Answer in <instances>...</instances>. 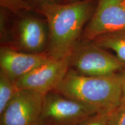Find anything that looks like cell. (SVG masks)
Returning <instances> with one entry per match:
<instances>
[{
    "instance_id": "cell-1",
    "label": "cell",
    "mask_w": 125,
    "mask_h": 125,
    "mask_svg": "<svg viewBox=\"0 0 125 125\" xmlns=\"http://www.w3.org/2000/svg\"><path fill=\"white\" fill-rule=\"evenodd\" d=\"M46 18L48 26V54L58 60L70 56L96 9L97 0L53 3L31 0Z\"/></svg>"
},
{
    "instance_id": "cell-2",
    "label": "cell",
    "mask_w": 125,
    "mask_h": 125,
    "mask_svg": "<svg viewBox=\"0 0 125 125\" xmlns=\"http://www.w3.org/2000/svg\"><path fill=\"white\" fill-rule=\"evenodd\" d=\"M125 72L101 76L79 74L70 68L54 91L91 107L97 113L115 111L121 105Z\"/></svg>"
},
{
    "instance_id": "cell-3",
    "label": "cell",
    "mask_w": 125,
    "mask_h": 125,
    "mask_svg": "<svg viewBox=\"0 0 125 125\" xmlns=\"http://www.w3.org/2000/svg\"><path fill=\"white\" fill-rule=\"evenodd\" d=\"M70 68L83 75L101 76L119 73L125 64L92 41H84L70 54Z\"/></svg>"
},
{
    "instance_id": "cell-4",
    "label": "cell",
    "mask_w": 125,
    "mask_h": 125,
    "mask_svg": "<svg viewBox=\"0 0 125 125\" xmlns=\"http://www.w3.org/2000/svg\"><path fill=\"white\" fill-rule=\"evenodd\" d=\"M95 114L92 108L52 91L43 97L38 125H80Z\"/></svg>"
},
{
    "instance_id": "cell-5",
    "label": "cell",
    "mask_w": 125,
    "mask_h": 125,
    "mask_svg": "<svg viewBox=\"0 0 125 125\" xmlns=\"http://www.w3.org/2000/svg\"><path fill=\"white\" fill-rule=\"evenodd\" d=\"M125 31V0H97L94 12L83 30L85 41Z\"/></svg>"
},
{
    "instance_id": "cell-6",
    "label": "cell",
    "mask_w": 125,
    "mask_h": 125,
    "mask_svg": "<svg viewBox=\"0 0 125 125\" xmlns=\"http://www.w3.org/2000/svg\"><path fill=\"white\" fill-rule=\"evenodd\" d=\"M70 69V56L51 59L40 67L16 81L18 90H27L45 95L54 91Z\"/></svg>"
},
{
    "instance_id": "cell-7",
    "label": "cell",
    "mask_w": 125,
    "mask_h": 125,
    "mask_svg": "<svg viewBox=\"0 0 125 125\" xmlns=\"http://www.w3.org/2000/svg\"><path fill=\"white\" fill-rule=\"evenodd\" d=\"M43 97L30 90H19L0 114V125H38Z\"/></svg>"
},
{
    "instance_id": "cell-8",
    "label": "cell",
    "mask_w": 125,
    "mask_h": 125,
    "mask_svg": "<svg viewBox=\"0 0 125 125\" xmlns=\"http://www.w3.org/2000/svg\"><path fill=\"white\" fill-rule=\"evenodd\" d=\"M51 59L48 53H27L8 47H2L0 51L1 70L15 82Z\"/></svg>"
},
{
    "instance_id": "cell-9",
    "label": "cell",
    "mask_w": 125,
    "mask_h": 125,
    "mask_svg": "<svg viewBox=\"0 0 125 125\" xmlns=\"http://www.w3.org/2000/svg\"><path fill=\"white\" fill-rule=\"evenodd\" d=\"M21 46L34 53H41L47 42V32L43 23L34 18H24L19 26Z\"/></svg>"
},
{
    "instance_id": "cell-10",
    "label": "cell",
    "mask_w": 125,
    "mask_h": 125,
    "mask_svg": "<svg viewBox=\"0 0 125 125\" xmlns=\"http://www.w3.org/2000/svg\"><path fill=\"white\" fill-rule=\"evenodd\" d=\"M92 42L104 49H109L125 64V31L101 35Z\"/></svg>"
},
{
    "instance_id": "cell-11",
    "label": "cell",
    "mask_w": 125,
    "mask_h": 125,
    "mask_svg": "<svg viewBox=\"0 0 125 125\" xmlns=\"http://www.w3.org/2000/svg\"><path fill=\"white\" fill-rule=\"evenodd\" d=\"M18 91L15 81L0 70V114L2 113Z\"/></svg>"
},
{
    "instance_id": "cell-12",
    "label": "cell",
    "mask_w": 125,
    "mask_h": 125,
    "mask_svg": "<svg viewBox=\"0 0 125 125\" xmlns=\"http://www.w3.org/2000/svg\"><path fill=\"white\" fill-rule=\"evenodd\" d=\"M0 5L1 8L14 13L27 11L32 8L27 0H0Z\"/></svg>"
},
{
    "instance_id": "cell-13",
    "label": "cell",
    "mask_w": 125,
    "mask_h": 125,
    "mask_svg": "<svg viewBox=\"0 0 125 125\" xmlns=\"http://www.w3.org/2000/svg\"><path fill=\"white\" fill-rule=\"evenodd\" d=\"M114 112L97 113L92 115L80 125H111Z\"/></svg>"
},
{
    "instance_id": "cell-14",
    "label": "cell",
    "mask_w": 125,
    "mask_h": 125,
    "mask_svg": "<svg viewBox=\"0 0 125 125\" xmlns=\"http://www.w3.org/2000/svg\"><path fill=\"white\" fill-rule=\"evenodd\" d=\"M111 125H125V106H119L114 111Z\"/></svg>"
},
{
    "instance_id": "cell-15",
    "label": "cell",
    "mask_w": 125,
    "mask_h": 125,
    "mask_svg": "<svg viewBox=\"0 0 125 125\" xmlns=\"http://www.w3.org/2000/svg\"><path fill=\"white\" fill-rule=\"evenodd\" d=\"M120 106H122V107H125V75L124 80H123V82L122 96L121 104Z\"/></svg>"
},
{
    "instance_id": "cell-16",
    "label": "cell",
    "mask_w": 125,
    "mask_h": 125,
    "mask_svg": "<svg viewBox=\"0 0 125 125\" xmlns=\"http://www.w3.org/2000/svg\"><path fill=\"white\" fill-rule=\"evenodd\" d=\"M44 1L53 3H62V0H44Z\"/></svg>"
},
{
    "instance_id": "cell-17",
    "label": "cell",
    "mask_w": 125,
    "mask_h": 125,
    "mask_svg": "<svg viewBox=\"0 0 125 125\" xmlns=\"http://www.w3.org/2000/svg\"><path fill=\"white\" fill-rule=\"evenodd\" d=\"M65 1V3H70V2H76V1H81V0H64Z\"/></svg>"
}]
</instances>
